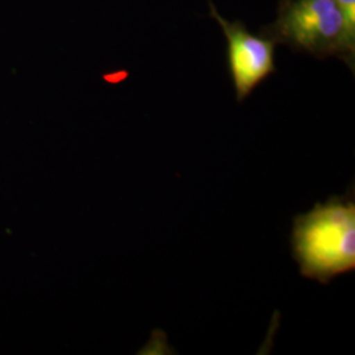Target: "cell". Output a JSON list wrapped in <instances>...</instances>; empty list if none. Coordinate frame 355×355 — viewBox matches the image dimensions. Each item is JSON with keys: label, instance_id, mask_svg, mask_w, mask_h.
<instances>
[{"label": "cell", "instance_id": "obj_1", "mask_svg": "<svg viewBox=\"0 0 355 355\" xmlns=\"http://www.w3.org/2000/svg\"><path fill=\"white\" fill-rule=\"evenodd\" d=\"M292 257L302 277L329 284L355 270L354 193L331 196L293 218Z\"/></svg>", "mask_w": 355, "mask_h": 355}, {"label": "cell", "instance_id": "obj_2", "mask_svg": "<svg viewBox=\"0 0 355 355\" xmlns=\"http://www.w3.org/2000/svg\"><path fill=\"white\" fill-rule=\"evenodd\" d=\"M263 32L277 44L318 58L338 57L354 70L355 38L334 0H282L278 17Z\"/></svg>", "mask_w": 355, "mask_h": 355}, {"label": "cell", "instance_id": "obj_3", "mask_svg": "<svg viewBox=\"0 0 355 355\" xmlns=\"http://www.w3.org/2000/svg\"><path fill=\"white\" fill-rule=\"evenodd\" d=\"M211 16L215 17L228 41V64L236 98L243 102L254 89L277 71L275 45L277 42L266 35H253L240 21H228L207 0Z\"/></svg>", "mask_w": 355, "mask_h": 355}, {"label": "cell", "instance_id": "obj_4", "mask_svg": "<svg viewBox=\"0 0 355 355\" xmlns=\"http://www.w3.org/2000/svg\"><path fill=\"white\" fill-rule=\"evenodd\" d=\"M343 13L347 32L355 38V0H334Z\"/></svg>", "mask_w": 355, "mask_h": 355}]
</instances>
